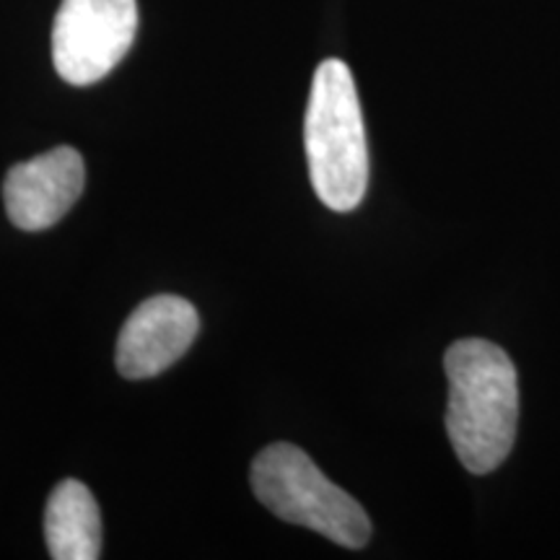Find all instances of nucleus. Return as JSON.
<instances>
[{"label":"nucleus","mask_w":560,"mask_h":560,"mask_svg":"<svg viewBox=\"0 0 560 560\" xmlns=\"http://www.w3.org/2000/svg\"><path fill=\"white\" fill-rule=\"evenodd\" d=\"M138 34V0H62L52 62L62 81L91 86L120 66Z\"/></svg>","instance_id":"20e7f679"},{"label":"nucleus","mask_w":560,"mask_h":560,"mask_svg":"<svg viewBox=\"0 0 560 560\" xmlns=\"http://www.w3.org/2000/svg\"><path fill=\"white\" fill-rule=\"evenodd\" d=\"M200 317L187 299L161 293L136 306L117 338V371L125 380H151L177 363L198 338Z\"/></svg>","instance_id":"39448f33"},{"label":"nucleus","mask_w":560,"mask_h":560,"mask_svg":"<svg viewBox=\"0 0 560 560\" xmlns=\"http://www.w3.org/2000/svg\"><path fill=\"white\" fill-rule=\"evenodd\" d=\"M304 143L317 198L335 213L359 208L369 187L366 128L353 73L338 58L314 70Z\"/></svg>","instance_id":"f03ea898"},{"label":"nucleus","mask_w":560,"mask_h":560,"mask_svg":"<svg viewBox=\"0 0 560 560\" xmlns=\"http://www.w3.org/2000/svg\"><path fill=\"white\" fill-rule=\"evenodd\" d=\"M86 185V166L81 153L60 145L21 161L5 177V213L21 231H45L58 223Z\"/></svg>","instance_id":"423d86ee"},{"label":"nucleus","mask_w":560,"mask_h":560,"mask_svg":"<svg viewBox=\"0 0 560 560\" xmlns=\"http://www.w3.org/2000/svg\"><path fill=\"white\" fill-rule=\"evenodd\" d=\"M446 433L472 475L499 470L520 423V382L509 353L490 340H457L444 355Z\"/></svg>","instance_id":"f257e3e1"},{"label":"nucleus","mask_w":560,"mask_h":560,"mask_svg":"<svg viewBox=\"0 0 560 560\" xmlns=\"http://www.w3.org/2000/svg\"><path fill=\"white\" fill-rule=\"evenodd\" d=\"M252 490L278 520L319 532L342 548L359 550L371 537V520L353 495L327 478L304 450L270 444L249 472Z\"/></svg>","instance_id":"7ed1b4c3"},{"label":"nucleus","mask_w":560,"mask_h":560,"mask_svg":"<svg viewBox=\"0 0 560 560\" xmlns=\"http://www.w3.org/2000/svg\"><path fill=\"white\" fill-rule=\"evenodd\" d=\"M45 540L55 560H96L102 556V516L81 480L52 488L45 509Z\"/></svg>","instance_id":"0eeeda50"}]
</instances>
